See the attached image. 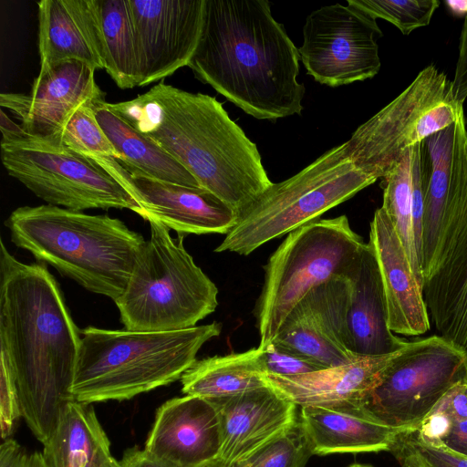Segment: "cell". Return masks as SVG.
<instances>
[{
    "label": "cell",
    "instance_id": "obj_1",
    "mask_svg": "<svg viewBox=\"0 0 467 467\" xmlns=\"http://www.w3.org/2000/svg\"><path fill=\"white\" fill-rule=\"evenodd\" d=\"M1 359L16 382L22 416L44 445L73 401L80 331L44 263L25 264L0 242Z\"/></svg>",
    "mask_w": 467,
    "mask_h": 467
},
{
    "label": "cell",
    "instance_id": "obj_2",
    "mask_svg": "<svg viewBox=\"0 0 467 467\" xmlns=\"http://www.w3.org/2000/svg\"><path fill=\"white\" fill-rule=\"evenodd\" d=\"M300 55L265 0H204L198 46L188 67L258 119L300 115Z\"/></svg>",
    "mask_w": 467,
    "mask_h": 467
},
{
    "label": "cell",
    "instance_id": "obj_3",
    "mask_svg": "<svg viewBox=\"0 0 467 467\" xmlns=\"http://www.w3.org/2000/svg\"><path fill=\"white\" fill-rule=\"evenodd\" d=\"M107 105L239 216L274 183L255 143L213 97L161 80L133 99Z\"/></svg>",
    "mask_w": 467,
    "mask_h": 467
},
{
    "label": "cell",
    "instance_id": "obj_4",
    "mask_svg": "<svg viewBox=\"0 0 467 467\" xmlns=\"http://www.w3.org/2000/svg\"><path fill=\"white\" fill-rule=\"evenodd\" d=\"M5 225L12 243L39 263L114 302L147 241L118 218L50 204L18 207Z\"/></svg>",
    "mask_w": 467,
    "mask_h": 467
},
{
    "label": "cell",
    "instance_id": "obj_5",
    "mask_svg": "<svg viewBox=\"0 0 467 467\" xmlns=\"http://www.w3.org/2000/svg\"><path fill=\"white\" fill-rule=\"evenodd\" d=\"M220 323L174 331L88 327L80 331L71 386L74 400H126L178 379L202 347L221 334Z\"/></svg>",
    "mask_w": 467,
    "mask_h": 467
},
{
    "label": "cell",
    "instance_id": "obj_6",
    "mask_svg": "<svg viewBox=\"0 0 467 467\" xmlns=\"http://www.w3.org/2000/svg\"><path fill=\"white\" fill-rule=\"evenodd\" d=\"M150 238L122 295L114 302L127 330L174 331L196 327L217 307L215 284L194 263L183 236L148 218Z\"/></svg>",
    "mask_w": 467,
    "mask_h": 467
},
{
    "label": "cell",
    "instance_id": "obj_7",
    "mask_svg": "<svg viewBox=\"0 0 467 467\" xmlns=\"http://www.w3.org/2000/svg\"><path fill=\"white\" fill-rule=\"evenodd\" d=\"M376 181L352 162L345 143L336 146L296 175L273 183L243 211L215 252L248 255L319 219Z\"/></svg>",
    "mask_w": 467,
    "mask_h": 467
},
{
    "label": "cell",
    "instance_id": "obj_8",
    "mask_svg": "<svg viewBox=\"0 0 467 467\" xmlns=\"http://www.w3.org/2000/svg\"><path fill=\"white\" fill-rule=\"evenodd\" d=\"M364 244L346 215L317 219L289 233L264 266L254 308L259 347L274 341L287 315L308 292L344 275Z\"/></svg>",
    "mask_w": 467,
    "mask_h": 467
},
{
    "label": "cell",
    "instance_id": "obj_9",
    "mask_svg": "<svg viewBox=\"0 0 467 467\" xmlns=\"http://www.w3.org/2000/svg\"><path fill=\"white\" fill-rule=\"evenodd\" d=\"M8 174L47 204L66 209H128L145 219L133 195L93 160L66 147L57 137L2 140Z\"/></svg>",
    "mask_w": 467,
    "mask_h": 467
},
{
    "label": "cell",
    "instance_id": "obj_10",
    "mask_svg": "<svg viewBox=\"0 0 467 467\" xmlns=\"http://www.w3.org/2000/svg\"><path fill=\"white\" fill-rule=\"evenodd\" d=\"M462 109L447 76L429 65L352 133L344 142L348 154L358 169L378 180L407 150L454 124Z\"/></svg>",
    "mask_w": 467,
    "mask_h": 467
},
{
    "label": "cell",
    "instance_id": "obj_11",
    "mask_svg": "<svg viewBox=\"0 0 467 467\" xmlns=\"http://www.w3.org/2000/svg\"><path fill=\"white\" fill-rule=\"evenodd\" d=\"M422 293L440 336L467 350V129L455 122L448 192Z\"/></svg>",
    "mask_w": 467,
    "mask_h": 467
},
{
    "label": "cell",
    "instance_id": "obj_12",
    "mask_svg": "<svg viewBox=\"0 0 467 467\" xmlns=\"http://www.w3.org/2000/svg\"><path fill=\"white\" fill-rule=\"evenodd\" d=\"M466 378L467 350L433 335L408 341L361 401L380 423L415 429Z\"/></svg>",
    "mask_w": 467,
    "mask_h": 467
},
{
    "label": "cell",
    "instance_id": "obj_13",
    "mask_svg": "<svg viewBox=\"0 0 467 467\" xmlns=\"http://www.w3.org/2000/svg\"><path fill=\"white\" fill-rule=\"evenodd\" d=\"M376 19L348 4L311 12L303 26L300 60L316 81L332 88L363 81L380 69Z\"/></svg>",
    "mask_w": 467,
    "mask_h": 467
},
{
    "label": "cell",
    "instance_id": "obj_14",
    "mask_svg": "<svg viewBox=\"0 0 467 467\" xmlns=\"http://www.w3.org/2000/svg\"><path fill=\"white\" fill-rule=\"evenodd\" d=\"M138 87L162 80L188 64L202 33L204 0H128Z\"/></svg>",
    "mask_w": 467,
    "mask_h": 467
},
{
    "label": "cell",
    "instance_id": "obj_15",
    "mask_svg": "<svg viewBox=\"0 0 467 467\" xmlns=\"http://www.w3.org/2000/svg\"><path fill=\"white\" fill-rule=\"evenodd\" d=\"M350 294L345 275L313 288L287 315L273 342L324 368L354 361L360 356L348 343Z\"/></svg>",
    "mask_w": 467,
    "mask_h": 467
},
{
    "label": "cell",
    "instance_id": "obj_16",
    "mask_svg": "<svg viewBox=\"0 0 467 467\" xmlns=\"http://www.w3.org/2000/svg\"><path fill=\"white\" fill-rule=\"evenodd\" d=\"M138 201L145 219L154 218L179 235L227 234L238 213L211 192L130 173L115 158L94 159Z\"/></svg>",
    "mask_w": 467,
    "mask_h": 467
},
{
    "label": "cell",
    "instance_id": "obj_17",
    "mask_svg": "<svg viewBox=\"0 0 467 467\" xmlns=\"http://www.w3.org/2000/svg\"><path fill=\"white\" fill-rule=\"evenodd\" d=\"M96 69L78 60L40 67L29 94L1 93L0 106L37 137H57L82 104L105 99L95 80Z\"/></svg>",
    "mask_w": 467,
    "mask_h": 467
},
{
    "label": "cell",
    "instance_id": "obj_18",
    "mask_svg": "<svg viewBox=\"0 0 467 467\" xmlns=\"http://www.w3.org/2000/svg\"><path fill=\"white\" fill-rule=\"evenodd\" d=\"M220 420L217 462L225 466L245 462L284 434L299 417L298 406L267 382L261 388L210 400Z\"/></svg>",
    "mask_w": 467,
    "mask_h": 467
},
{
    "label": "cell",
    "instance_id": "obj_19",
    "mask_svg": "<svg viewBox=\"0 0 467 467\" xmlns=\"http://www.w3.org/2000/svg\"><path fill=\"white\" fill-rule=\"evenodd\" d=\"M218 410L210 400L185 395L156 411L144 450L172 467H206L220 451Z\"/></svg>",
    "mask_w": 467,
    "mask_h": 467
},
{
    "label": "cell",
    "instance_id": "obj_20",
    "mask_svg": "<svg viewBox=\"0 0 467 467\" xmlns=\"http://www.w3.org/2000/svg\"><path fill=\"white\" fill-rule=\"evenodd\" d=\"M383 285L388 325L393 333L420 336L431 319L408 254L385 211L380 207L370 223L369 241Z\"/></svg>",
    "mask_w": 467,
    "mask_h": 467
},
{
    "label": "cell",
    "instance_id": "obj_21",
    "mask_svg": "<svg viewBox=\"0 0 467 467\" xmlns=\"http://www.w3.org/2000/svg\"><path fill=\"white\" fill-rule=\"evenodd\" d=\"M299 419L316 455L389 451L405 431L380 423L356 400L302 406Z\"/></svg>",
    "mask_w": 467,
    "mask_h": 467
},
{
    "label": "cell",
    "instance_id": "obj_22",
    "mask_svg": "<svg viewBox=\"0 0 467 467\" xmlns=\"http://www.w3.org/2000/svg\"><path fill=\"white\" fill-rule=\"evenodd\" d=\"M350 282V304L347 317L349 349L357 356L397 352L408 341L394 335L388 313L379 265L368 243H365L344 275Z\"/></svg>",
    "mask_w": 467,
    "mask_h": 467
},
{
    "label": "cell",
    "instance_id": "obj_23",
    "mask_svg": "<svg viewBox=\"0 0 467 467\" xmlns=\"http://www.w3.org/2000/svg\"><path fill=\"white\" fill-rule=\"evenodd\" d=\"M37 6L40 67L78 60L104 68L95 0H42Z\"/></svg>",
    "mask_w": 467,
    "mask_h": 467
},
{
    "label": "cell",
    "instance_id": "obj_24",
    "mask_svg": "<svg viewBox=\"0 0 467 467\" xmlns=\"http://www.w3.org/2000/svg\"><path fill=\"white\" fill-rule=\"evenodd\" d=\"M399 351L386 355L360 356L346 365L295 377L265 378L270 385L298 407L362 400L378 384L383 371Z\"/></svg>",
    "mask_w": 467,
    "mask_h": 467
},
{
    "label": "cell",
    "instance_id": "obj_25",
    "mask_svg": "<svg viewBox=\"0 0 467 467\" xmlns=\"http://www.w3.org/2000/svg\"><path fill=\"white\" fill-rule=\"evenodd\" d=\"M46 467H120L93 406L67 402L42 451Z\"/></svg>",
    "mask_w": 467,
    "mask_h": 467
},
{
    "label": "cell",
    "instance_id": "obj_26",
    "mask_svg": "<svg viewBox=\"0 0 467 467\" xmlns=\"http://www.w3.org/2000/svg\"><path fill=\"white\" fill-rule=\"evenodd\" d=\"M94 112L119 154L118 161L130 173L182 186L202 188L176 159L111 110L105 99L94 102Z\"/></svg>",
    "mask_w": 467,
    "mask_h": 467
},
{
    "label": "cell",
    "instance_id": "obj_27",
    "mask_svg": "<svg viewBox=\"0 0 467 467\" xmlns=\"http://www.w3.org/2000/svg\"><path fill=\"white\" fill-rule=\"evenodd\" d=\"M185 395L207 400L237 395L267 385L259 348L196 360L181 378Z\"/></svg>",
    "mask_w": 467,
    "mask_h": 467
},
{
    "label": "cell",
    "instance_id": "obj_28",
    "mask_svg": "<svg viewBox=\"0 0 467 467\" xmlns=\"http://www.w3.org/2000/svg\"><path fill=\"white\" fill-rule=\"evenodd\" d=\"M454 134L455 123L430 136L421 143L422 275L431 260L436 246L449 187Z\"/></svg>",
    "mask_w": 467,
    "mask_h": 467
},
{
    "label": "cell",
    "instance_id": "obj_29",
    "mask_svg": "<svg viewBox=\"0 0 467 467\" xmlns=\"http://www.w3.org/2000/svg\"><path fill=\"white\" fill-rule=\"evenodd\" d=\"M104 69L121 89L138 87V64L128 0H95Z\"/></svg>",
    "mask_w": 467,
    "mask_h": 467
},
{
    "label": "cell",
    "instance_id": "obj_30",
    "mask_svg": "<svg viewBox=\"0 0 467 467\" xmlns=\"http://www.w3.org/2000/svg\"><path fill=\"white\" fill-rule=\"evenodd\" d=\"M412 148L407 150L381 178V208L391 221L422 288V269L416 251L412 223Z\"/></svg>",
    "mask_w": 467,
    "mask_h": 467
},
{
    "label": "cell",
    "instance_id": "obj_31",
    "mask_svg": "<svg viewBox=\"0 0 467 467\" xmlns=\"http://www.w3.org/2000/svg\"><path fill=\"white\" fill-rule=\"evenodd\" d=\"M95 101L97 100L88 101L78 108L57 138L71 150L91 160L98 158L118 160L117 150L96 119Z\"/></svg>",
    "mask_w": 467,
    "mask_h": 467
},
{
    "label": "cell",
    "instance_id": "obj_32",
    "mask_svg": "<svg viewBox=\"0 0 467 467\" xmlns=\"http://www.w3.org/2000/svg\"><path fill=\"white\" fill-rule=\"evenodd\" d=\"M348 4L376 20L381 18L391 23L404 35L428 26L440 5L437 0H348Z\"/></svg>",
    "mask_w": 467,
    "mask_h": 467
},
{
    "label": "cell",
    "instance_id": "obj_33",
    "mask_svg": "<svg viewBox=\"0 0 467 467\" xmlns=\"http://www.w3.org/2000/svg\"><path fill=\"white\" fill-rule=\"evenodd\" d=\"M313 455L310 444L300 419L284 434L274 440L240 467H306Z\"/></svg>",
    "mask_w": 467,
    "mask_h": 467
},
{
    "label": "cell",
    "instance_id": "obj_34",
    "mask_svg": "<svg viewBox=\"0 0 467 467\" xmlns=\"http://www.w3.org/2000/svg\"><path fill=\"white\" fill-rule=\"evenodd\" d=\"M389 451L401 467H467V456L425 442L414 429L400 432Z\"/></svg>",
    "mask_w": 467,
    "mask_h": 467
},
{
    "label": "cell",
    "instance_id": "obj_35",
    "mask_svg": "<svg viewBox=\"0 0 467 467\" xmlns=\"http://www.w3.org/2000/svg\"><path fill=\"white\" fill-rule=\"evenodd\" d=\"M263 369L266 376L295 377L324 369L318 364L272 342L259 347Z\"/></svg>",
    "mask_w": 467,
    "mask_h": 467
},
{
    "label": "cell",
    "instance_id": "obj_36",
    "mask_svg": "<svg viewBox=\"0 0 467 467\" xmlns=\"http://www.w3.org/2000/svg\"><path fill=\"white\" fill-rule=\"evenodd\" d=\"M0 363V430L4 441L11 437L23 416L16 382L5 362L1 359Z\"/></svg>",
    "mask_w": 467,
    "mask_h": 467
},
{
    "label": "cell",
    "instance_id": "obj_37",
    "mask_svg": "<svg viewBox=\"0 0 467 467\" xmlns=\"http://www.w3.org/2000/svg\"><path fill=\"white\" fill-rule=\"evenodd\" d=\"M0 467H46V464L42 452H28L16 441L8 438L0 446Z\"/></svg>",
    "mask_w": 467,
    "mask_h": 467
},
{
    "label": "cell",
    "instance_id": "obj_38",
    "mask_svg": "<svg viewBox=\"0 0 467 467\" xmlns=\"http://www.w3.org/2000/svg\"><path fill=\"white\" fill-rule=\"evenodd\" d=\"M451 84L455 101L462 105L467 98V16L464 17L461 31L459 56Z\"/></svg>",
    "mask_w": 467,
    "mask_h": 467
},
{
    "label": "cell",
    "instance_id": "obj_39",
    "mask_svg": "<svg viewBox=\"0 0 467 467\" xmlns=\"http://www.w3.org/2000/svg\"><path fill=\"white\" fill-rule=\"evenodd\" d=\"M427 443L446 447L467 456V418L448 424L435 439Z\"/></svg>",
    "mask_w": 467,
    "mask_h": 467
},
{
    "label": "cell",
    "instance_id": "obj_40",
    "mask_svg": "<svg viewBox=\"0 0 467 467\" xmlns=\"http://www.w3.org/2000/svg\"><path fill=\"white\" fill-rule=\"evenodd\" d=\"M119 463L120 467H172L137 447L127 449Z\"/></svg>",
    "mask_w": 467,
    "mask_h": 467
},
{
    "label": "cell",
    "instance_id": "obj_41",
    "mask_svg": "<svg viewBox=\"0 0 467 467\" xmlns=\"http://www.w3.org/2000/svg\"><path fill=\"white\" fill-rule=\"evenodd\" d=\"M0 130L2 140L16 139L27 134L21 125H17L10 119L3 109L0 110Z\"/></svg>",
    "mask_w": 467,
    "mask_h": 467
},
{
    "label": "cell",
    "instance_id": "obj_42",
    "mask_svg": "<svg viewBox=\"0 0 467 467\" xmlns=\"http://www.w3.org/2000/svg\"><path fill=\"white\" fill-rule=\"evenodd\" d=\"M445 5L452 15L464 17L467 16V0H450L446 1Z\"/></svg>",
    "mask_w": 467,
    "mask_h": 467
},
{
    "label": "cell",
    "instance_id": "obj_43",
    "mask_svg": "<svg viewBox=\"0 0 467 467\" xmlns=\"http://www.w3.org/2000/svg\"><path fill=\"white\" fill-rule=\"evenodd\" d=\"M206 467H240V466H238V465L225 466V465H223V464L217 462L216 461H214L213 462L210 463Z\"/></svg>",
    "mask_w": 467,
    "mask_h": 467
},
{
    "label": "cell",
    "instance_id": "obj_44",
    "mask_svg": "<svg viewBox=\"0 0 467 467\" xmlns=\"http://www.w3.org/2000/svg\"><path fill=\"white\" fill-rule=\"evenodd\" d=\"M348 467H374V466L371 464H368V463H352Z\"/></svg>",
    "mask_w": 467,
    "mask_h": 467
}]
</instances>
